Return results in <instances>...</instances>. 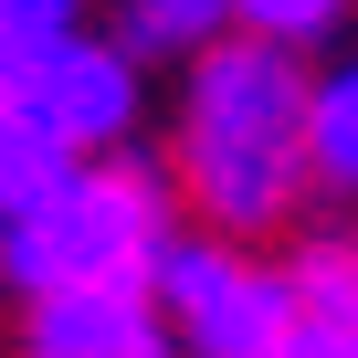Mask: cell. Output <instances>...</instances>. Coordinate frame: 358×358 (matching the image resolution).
<instances>
[{"instance_id": "1", "label": "cell", "mask_w": 358, "mask_h": 358, "mask_svg": "<svg viewBox=\"0 0 358 358\" xmlns=\"http://www.w3.org/2000/svg\"><path fill=\"white\" fill-rule=\"evenodd\" d=\"M306 95L316 74L295 64V43L232 32L190 64V95H179V137H169V190L201 211V232H285L295 201L316 190L306 169Z\"/></svg>"}, {"instance_id": "2", "label": "cell", "mask_w": 358, "mask_h": 358, "mask_svg": "<svg viewBox=\"0 0 358 358\" xmlns=\"http://www.w3.org/2000/svg\"><path fill=\"white\" fill-rule=\"evenodd\" d=\"M169 179L137 158H74L32 211H11V285H148L169 253Z\"/></svg>"}, {"instance_id": "3", "label": "cell", "mask_w": 358, "mask_h": 358, "mask_svg": "<svg viewBox=\"0 0 358 358\" xmlns=\"http://www.w3.org/2000/svg\"><path fill=\"white\" fill-rule=\"evenodd\" d=\"M148 295L179 327V348H201V358H264L274 337L306 327L295 316V274L285 264H253L232 232H169Z\"/></svg>"}, {"instance_id": "4", "label": "cell", "mask_w": 358, "mask_h": 358, "mask_svg": "<svg viewBox=\"0 0 358 358\" xmlns=\"http://www.w3.org/2000/svg\"><path fill=\"white\" fill-rule=\"evenodd\" d=\"M22 95H32V116L74 158H116L127 127H137V53L127 43H95V32H64L53 53H32Z\"/></svg>"}, {"instance_id": "5", "label": "cell", "mask_w": 358, "mask_h": 358, "mask_svg": "<svg viewBox=\"0 0 358 358\" xmlns=\"http://www.w3.org/2000/svg\"><path fill=\"white\" fill-rule=\"evenodd\" d=\"M179 327L148 285H53L22 316V358H169Z\"/></svg>"}, {"instance_id": "6", "label": "cell", "mask_w": 358, "mask_h": 358, "mask_svg": "<svg viewBox=\"0 0 358 358\" xmlns=\"http://www.w3.org/2000/svg\"><path fill=\"white\" fill-rule=\"evenodd\" d=\"M243 32V0H116V43L137 64H201Z\"/></svg>"}, {"instance_id": "7", "label": "cell", "mask_w": 358, "mask_h": 358, "mask_svg": "<svg viewBox=\"0 0 358 358\" xmlns=\"http://www.w3.org/2000/svg\"><path fill=\"white\" fill-rule=\"evenodd\" d=\"M306 169L327 201H358V64H327L306 95Z\"/></svg>"}, {"instance_id": "8", "label": "cell", "mask_w": 358, "mask_h": 358, "mask_svg": "<svg viewBox=\"0 0 358 358\" xmlns=\"http://www.w3.org/2000/svg\"><path fill=\"white\" fill-rule=\"evenodd\" d=\"M64 169H74V148L32 116V95H22V85H0V211H32Z\"/></svg>"}, {"instance_id": "9", "label": "cell", "mask_w": 358, "mask_h": 358, "mask_svg": "<svg viewBox=\"0 0 358 358\" xmlns=\"http://www.w3.org/2000/svg\"><path fill=\"white\" fill-rule=\"evenodd\" d=\"M285 274H295V316H306V327L358 337V232H306V253H295Z\"/></svg>"}, {"instance_id": "10", "label": "cell", "mask_w": 358, "mask_h": 358, "mask_svg": "<svg viewBox=\"0 0 358 358\" xmlns=\"http://www.w3.org/2000/svg\"><path fill=\"white\" fill-rule=\"evenodd\" d=\"M74 32V0H0V85H22L32 53H53Z\"/></svg>"}, {"instance_id": "11", "label": "cell", "mask_w": 358, "mask_h": 358, "mask_svg": "<svg viewBox=\"0 0 358 358\" xmlns=\"http://www.w3.org/2000/svg\"><path fill=\"white\" fill-rule=\"evenodd\" d=\"M337 11H348V0H243V32H264V43H316Z\"/></svg>"}, {"instance_id": "12", "label": "cell", "mask_w": 358, "mask_h": 358, "mask_svg": "<svg viewBox=\"0 0 358 358\" xmlns=\"http://www.w3.org/2000/svg\"><path fill=\"white\" fill-rule=\"evenodd\" d=\"M264 358H358V337H337V327H295V337H274Z\"/></svg>"}, {"instance_id": "13", "label": "cell", "mask_w": 358, "mask_h": 358, "mask_svg": "<svg viewBox=\"0 0 358 358\" xmlns=\"http://www.w3.org/2000/svg\"><path fill=\"white\" fill-rule=\"evenodd\" d=\"M0 285H11V211H0Z\"/></svg>"}]
</instances>
